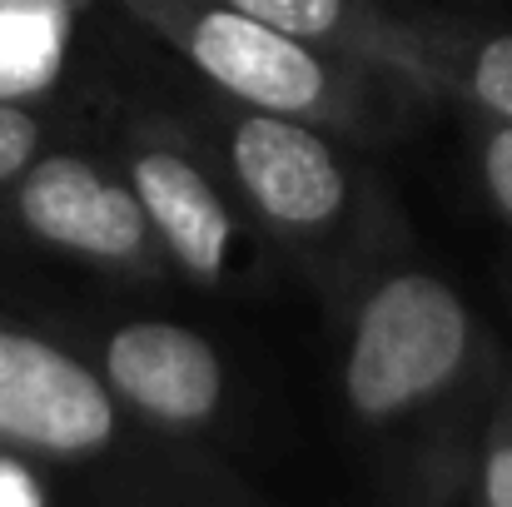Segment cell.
Masks as SVG:
<instances>
[{"label": "cell", "instance_id": "9", "mask_svg": "<svg viewBox=\"0 0 512 507\" xmlns=\"http://www.w3.org/2000/svg\"><path fill=\"white\" fill-rule=\"evenodd\" d=\"M234 10L319 45L329 55H343L353 65H368L393 80V25L398 15L378 0H229Z\"/></svg>", "mask_w": 512, "mask_h": 507}, {"label": "cell", "instance_id": "14", "mask_svg": "<svg viewBox=\"0 0 512 507\" xmlns=\"http://www.w3.org/2000/svg\"><path fill=\"white\" fill-rule=\"evenodd\" d=\"M0 507H50L40 478L25 468V458L5 448H0Z\"/></svg>", "mask_w": 512, "mask_h": 507}, {"label": "cell", "instance_id": "6", "mask_svg": "<svg viewBox=\"0 0 512 507\" xmlns=\"http://www.w3.org/2000/svg\"><path fill=\"white\" fill-rule=\"evenodd\" d=\"M125 184L145 209V224L179 279L224 289L239 274L244 219L209 165L160 130H140L125 145Z\"/></svg>", "mask_w": 512, "mask_h": 507}, {"label": "cell", "instance_id": "10", "mask_svg": "<svg viewBox=\"0 0 512 507\" xmlns=\"http://www.w3.org/2000/svg\"><path fill=\"white\" fill-rule=\"evenodd\" d=\"M65 40L70 25L0 10V100H25L45 90L65 65Z\"/></svg>", "mask_w": 512, "mask_h": 507}, {"label": "cell", "instance_id": "13", "mask_svg": "<svg viewBox=\"0 0 512 507\" xmlns=\"http://www.w3.org/2000/svg\"><path fill=\"white\" fill-rule=\"evenodd\" d=\"M40 120L25 100H0V189L20 179V169L40 155Z\"/></svg>", "mask_w": 512, "mask_h": 507}, {"label": "cell", "instance_id": "2", "mask_svg": "<svg viewBox=\"0 0 512 507\" xmlns=\"http://www.w3.org/2000/svg\"><path fill=\"white\" fill-rule=\"evenodd\" d=\"M174 55H184L239 110L294 115L339 135H378L398 80L304 45L229 0H115Z\"/></svg>", "mask_w": 512, "mask_h": 507}, {"label": "cell", "instance_id": "4", "mask_svg": "<svg viewBox=\"0 0 512 507\" xmlns=\"http://www.w3.org/2000/svg\"><path fill=\"white\" fill-rule=\"evenodd\" d=\"M125 408L100 368L55 338L0 324V448L50 463H90L120 443Z\"/></svg>", "mask_w": 512, "mask_h": 507}, {"label": "cell", "instance_id": "11", "mask_svg": "<svg viewBox=\"0 0 512 507\" xmlns=\"http://www.w3.org/2000/svg\"><path fill=\"white\" fill-rule=\"evenodd\" d=\"M478 507H512V378L498 383L478 438Z\"/></svg>", "mask_w": 512, "mask_h": 507}, {"label": "cell", "instance_id": "15", "mask_svg": "<svg viewBox=\"0 0 512 507\" xmlns=\"http://www.w3.org/2000/svg\"><path fill=\"white\" fill-rule=\"evenodd\" d=\"M0 10H10V15H35V20H55V25H70V0H0Z\"/></svg>", "mask_w": 512, "mask_h": 507}, {"label": "cell", "instance_id": "3", "mask_svg": "<svg viewBox=\"0 0 512 507\" xmlns=\"http://www.w3.org/2000/svg\"><path fill=\"white\" fill-rule=\"evenodd\" d=\"M219 165L229 169V184L254 224L294 259H348L368 214V194L363 165L339 130L294 115L239 110L219 135Z\"/></svg>", "mask_w": 512, "mask_h": 507}, {"label": "cell", "instance_id": "12", "mask_svg": "<svg viewBox=\"0 0 512 507\" xmlns=\"http://www.w3.org/2000/svg\"><path fill=\"white\" fill-rule=\"evenodd\" d=\"M478 179L488 189V204L512 224V125L478 120Z\"/></svg>", "mask_w": 512, "mask_h": 507}, {"label": "cell", "instance_id": "7", "mask_svg": "<svg viewBox=\"0 0 512 507\" xmlns=\"http://www.w3.org/2000/svg\"><path fill=\"white\" fill-rule=\"evenodd\" d=\"M100 378L115 403L165 433H199L219 418L229 373L209 338L174 319H130L100 338Z\"/></svg>", "mask_w": 512, "mask_h": 507}, {"label": "cell", "instance_id": "8", "mask_svg": "<svg viewBox=\"0 0 512 507\" xmlns=\"http://www.w3.org/2000/svg\"><path fill=\"white\" fill-rule=\"evenodd\" d=\"M393 80L463 105L478 120L512 125V30H473L433 15H398Z\"/></svg>", "mask_w": 512, "mask_h": 507}, {"label": "cell", "instance_id": "5", "mask_svg": "<svg viewBox=\"0 0 512 507\" xmlns=\"http://www.w3.org/2000/svg\"><path fill=\"white\" fill-rule=\"evenodd\" d=\"M10 214L35 244L55 254L120 269L130 279H155L165 269V254L125 174H110L85 155L40 150L10 184Z\"/></svg>", "mask_w": 512, "mask_h": 507}, {"label": "cell", "instance_id": "1", "mask_svg": "<svg viewBox=\"0 0 512 507\" xmlns=\"http://www.w3.org/2000/svg\"><path fill=\"white\" fill-rule=\"evenodd\" d=\"M488 378V338L463 299L433 269H388L368 279L348 309L339 388L358 428L428 433L458 413Z\"/></svg>", "mask_w": 512, "mask_h": 507}]
</instances>
